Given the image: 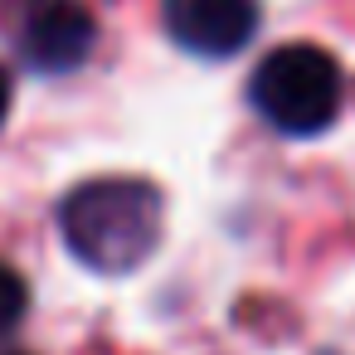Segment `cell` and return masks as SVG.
Instances as JSON below:
<instances>
[{
    "label": "cell",
    "instance_id": "5b68a950",
    "mask_svg": "<svg viewBox=\"0 0 355 355\" xmlns=\"http://www.w3.org/2000/svg\"><path fill=\"white\" fill-rule=\"evenodd\" d=\"M20 316H25V282L10 268H0V331H10Z\"/></svg>",
    "mask_w": 355,
    "mask_h": 355
},
{
    "label": "cell",
    "instance_id": "3957f363",
    "mask_svg": "<svg viewBox=\"0 0 355 355\" xmlns=\"http://www.w3.org/2000/svg\"><path fill=\"white\" fill-rule=\"evenodd\" d=\"M93 15L78 0H20L15 44L20 59L40 73H73L93 54Z\"/></svg>",
    "mask_w": 355,
    "mask_h": 355
},
{
    "label": "cell",
    "instance_id": "7a4b0ae2",
    "mask_svg": "<svg viewBox=\"0 0 355 355\" xmlns=\"http://www.w3.org/2000/svg\"><path fill=\"white\" fill-rule=\"evenodd\" d=\"M253 112L282 137H316L340 117L345 78L340 64L316 44H282L272 49L248 83Z\"/></svg>",
    "mask_w": 355,
    "mask_h": 355
},
{
    "label": "cell",
    "instance_id": "8992f818",
    "mask_svg": "<svg viewBox=\"0 0 355 355\" xmlns=\"http://www.w3.org/2000/svg\"><path fill=\"white\" fill-rule=\"evenodd\" d=\"M6 112H10V78L0 69V122H6Z\"/></svg>",
    "mask_w": 355,
    "mask_h": 355
},
{
    "label": "cell",
    "instance_id": "277c9868",
    "mask_svg": "<svg viewBox=\"0 0 355 355\" xmlns=\"http://www.w3.org/2000/svg\"><path fill=\"white\" fill-rule=\"evenodd\" d=\"M166 35L195 59H234L258 35V0H166Z\"/></svg>",
    "mask_w": 355,
    "mask_h": 355
},
{
    "label": "cell",
    "instance_id": "6da1fadb",
    "mask_svg": "<svg viewBox=\"0 0 355 355\" xmlns=\"http://www.w3.org/2000/svg\"><path fill=\"white\" fill-rule=\"evenodd\" d=\"M59 229L69 253L93 272H137L156 248L166 229V205L151 180L107 175L78 185L59 205Z\"/></svg>",
    "mask_w": 355,
    "mask_h": 355
}]
</instances>
